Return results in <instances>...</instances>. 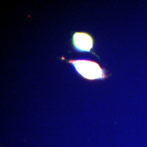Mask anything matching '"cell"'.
Wrapping results in <instances>:
<instances>
[{
  "label": "cell",
  "instance_id": "6da1fadb",
  "mask_svg": "<svg viewBox=\"0 0 147 147\" xmlns=\"http://www.w3.org/2000/svg\"><path fill=\"white\" fill-rule=\"evenodd\" d=\"M66 61L71 64L77 72L84 79L94 81L105 80L108 78L106 69L102 68L99 63L94 61L80 59Z\"/></svg>",
  "mask_w": 147,
  "mask_h": 147
},
{
  "label": "cell",
  "instance_id": "7a4b0ae2",
  "mask_svg": "<svg viewBox=\"0 0 147 147\" xmlns=\"http://www.w3.org/2000/svg\"><path fill=\"white\" fill-rule=\"evenodd\" d=\"M94 42L93 37L87 32H76L73 35L72 44L78 51L92 53L91 50L94 46Z\"/></svg>",
  "mask_w": 147,
  "mask_h": 147
}]
</instances>
